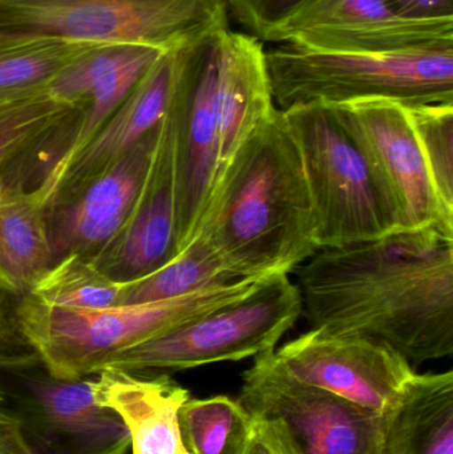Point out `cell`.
Here are the masks:
<instances>
[{
    "instance_id": "obj_1",
    "label": "cell",
    "mask_w": 453,
    "mask_h": 454,
    "mask_svg": "<svg viewBox=\"0 0 453 454\" xmlns=\"http://www.w3.org/2000/svg\"><path fill=\"white\" fill-rule=\"evenodd\" d=\"M314 330L383 344L412 367L453 354V235L393 231L321 248L298 272Z\"/></svg>"
},
{
    "instance_id": "obj_2",
    "label": "cell",
    "mask_w": 453,
    "mask_h": 454,
    "mask_svg": "<svg viewBox=\"0 0 453 454\" xmlns=\"http://www.w3.org/2000/svg\"><path fill=\"white\" fill-rule=\"evenodd\" d=\"M196 235L237 279L290 274L319 250L302 157L281 109L229 160Z\"/></svg>"
},
{
    "instance_id": "obj_3",
    "label": "cell",
    "mask_w": 453,
    "mask_h": 454,
    "mask_svg": "<svg viewBox=\"0 0 453 454\" xmlns=\"http://www.w3.org/2000/svg\"><path fill=\"white\" fill-rule=\"evenodd\" d=\"M257 280L246 278L180 298L105 309L50 306L27 294L16 307V328L52 378L76 380L100 372L128 349L242 298Z\"/></svg>"
},
{
    "instance_id": "obj_4",
    "label": "cell",
    "mask_w": 453,
    "mask_h": 454,
    "mask_svg": "<svg viewBox=\"0 0 453 454\" xmlns=\"http://www.w3.org/2000/svg\"><path fill=\"white\" fill-rule=\"evenodd\" d=\"M225 0H0V48L40 43L180 50L229 29Z\"/></svg>"
},
{
    "instance_id": "obj_5",
    "label": "cell",
    "mask_w": 453,
    "mask_h": 454,
    "mask_svg": "<svg viewBox=\"0 0 453 454\" xmlns=\"http://www.w3.org/2000/svg\"><path fill=\"white\" fill-rule=\"evenodd\" d=\"M274 103L343 106L390 100L453 103V43L395 53H337L282 44L266 51Z\"/></svg>"
},
{
    "instance_id": "obj_6",
    "label": "cell",
    "mask_w": 453,
    "mask_h": 454,
    "mask_svg": "<svg viewBox=\"0 0 453 454\" xmlns=\"http://www.w3.org/2000/svg\"><path fill=\"white\" fill-rule=\"evenodd\" d=\"M282 112L302 157L319 250L396 231L374 169L335 109L309 104Z\"/></svg>"
},
{
    "instance_id": "obj_7",
    "label": "cell",
    "mask_w": 453,
    "mask_h": 454,
    "mask_svg": "<svg viewBox=\"0 0 453 454\" xmlns=\"http://www.w3.org/2000/svg\"><path fill=\"white\" fill-rule=\"evenodd\" d=\"M301 317L297 283L289 274L268 275L242 298L117 355L105 368L176 372L255 357L276 349Z\"/></svg>"
},
{
    "instance_id": "obj_8",
    "label": "cell",
    "mask_w": 453,
    "mask_h": 454,
    "mask_svg": "<svg viewBox=\"0 0 453 454\" xmlns=\"http://www.w3.org/2000/svg\"><path fill=\"white\" fill-rule=\"evenodd\" d=\"M274 351V349H273ZM273 351L255 356L237 402L253 419L278 423L301 454H379L385 416L287 375Z\"/></svg>"
},
{
    "instance_id": "obj_9",
    "label": "cell",
    "mask_w": 453,
    "mask_h": 454,
    "mask_svg": "<svg viewBox=\"0 0 453 454\" xmlns=\"http://www.w3.org/2000/svg\"><path fill=\"white\" fill-rule=\"evenodd\" d=\"M262 42L337 53H395L453 43V19H409L386 0H286Z\"/></svg>"
},
{
    "instance_id": "obj_10",
    "label": "cell",
    "mask_w": 453,
    "mask_h": 454,
    "mask_svg": "<svg viewBox=\"0 0 453 454\" xmlns=\"http://www.w3.org/2000/svg\"><path fill=\"white\" fill-rule=\"evenodd\" d=\"M363 149L396 221V231L435 229L453 235V212L433 186L407 108L390 100L332 106Z\"/></svg>"
},
{
    "instance_id": "obj_11",
    "label": "cell",
    "mask_w": 453,
    "mask_h": 454,
    "mask_svg": "<svg viewBox=\"0 0 453 454\" xmlns=\"http://www.w3.org/2000/svg\"><path fill=\"white\" fill-rule=\"evenodd\" d=\"M20 370L13 386H0L35 454L127 453V427L116 412L98 404L92 376L59 380L45 370Z\"/></svg>"
},
{
    "instance_id": "obj_12",
    "label": "cell",
    "mask_w": 453,
    "mask_h": 454,
    "mask_svg": "<svg viewBox=\"0 0 453 454\" xmlns=\"http://www.w3.org/2000/svg\"><path fill=\"white\" fill-rule=\"evenodd\" d=\"M273 355L279 367L300 383L382 416L417 373L404 357L383 344L314 328L274 349Z\"/></svg>"
},
{
    "instance_id": "obj_13",
    "label": "cell",
    "mask_w": 453,
    "mask_h": 454,
    "mask_svg": "<svg viewBox=\"0 0 453 454\" xmlns=\"http://www.w3.org/2000/svg\"><path fill=\"white\" fill-rule=\"evenodd\" d=\"M180 95L181 90L169 114L160 124L148 170L124 223L104 247L88 256L116 279L143 277L177 255V114Z\"/></svg>"
},
{
    "instance_id": "obj_14",
    "label": "cell",
    "mask_w": 453,
    "mask_h": 454,
    "mask_svg": "<svg viewBox=\"0 0 453 454\" xmlns=\"http://www.w3.org/2000/svg\"><path fill=\"white\" fill-rule=\"evenodd\" d=\"M217 36L194 47L178 100L177 254L196 237L221 172L215 114Z\"/></svg>"
},
{
    "instance_id": "obj_15",
    "label": "cell",
    "mask_w": 453,
    "mask_h": 454,
    "mask_svg": "<svg viewBox=\"0 0 453 454\" xmlns=\"http://www.w3.org/2000/svg\"><path fill=\"white\" fill-rule=\"evenodd\" d=\"M197 44L199 43L168 51L149 67L129 95L79 154L47 210L111 169L160 127L177 100Z\"/></svg>"
},
{
    "instance_id": "obj_16",
    "label": "cell",
    "mask_w": 453,
    "mask_h": 454,
    "mask_svg": "<svg viewBox=\"0 0 453 454\" xmlns=\"http://www.w3.org/2000/svg\"><path fill=\"white\" fill-rule=\"evenodd\" d=\"M157 130L111 169L45 212L53 262L74 253L92 256L119 231L145 177Z\"/></svg>"
},
{
    "instance_id": "obj_17",
    "label": "cell",
    "mask_w": 453,
    "mask_h": 454,
    "mask_svg": "<svg viewBox=\"0 0 453 454\" xmlns=\"http://www.w3.org/2000/svg\"><path fill=\"white\" fill-rule=\"evenodd\" d=\"M215 42V114L223 172L237 149L274 114L277 106L262 40L229 28L218 34Z\"/></svg>"
},
{
    "instance_id": "obj_18",
    "label": "cell",
    "mask_w": 453,
    "mask_h": 454,
    "mask_svg": "<svg viewBox=\"0 0 453 454\" xmlns=\"http://www.w3.org/2000/svg\"><path fill=\"white\" fill-rule=\"evenodd\" d=\"M92 389L98 404L116 412L127 427L132 454H189L178 411L191 395L169 376L105 368L92 375Z\"/></svg>"
},
{
    "instance_id": "obj_19",
    "label": "cell",
    "mask_w": 453,
    "mask_h": 454,
    "mask_svg": "<svg viewBox=\"0 0 453 454\" xmlns=\"http://www.w3.org/2000/svg\"><path fill=\"white\" fill-rule=\"evenodd\" d=\"M379 454H453V372L415 373L385 415Z\"/></svg>"
},
{
    "instance_id": "obj_20",
    "label": "cell",
    "mask_w": 453,
    "mask_h": 454,
    "mask_svg": "<svg viewBox=\"0 0 453 454\" xmlns=\"http://www.w3.org/2000/svg\"><path fill=\"white\" fill-rule=\"evenodd\" d=\"M52 263L44 205L0 176V291L27 295Z\"/></svg>"
},
{
    "instance_id": "obj_21",
    "label": "cell",
    "mask_w": 453,
    "mask_h": 454,
    "mask_svg": "<svg viewBox=\"0 0 453 454\" xmlns=\"http://www.w3.org/2000/svg\"><path fill=\"white\" fill-rule=\"evenodd\" d=\"M220 256L196 235L175 258L143 277L129 279L122 304L168 301L236 282Z\"/></svg>"
},
{
    "instance_id": "obj_22",
    "label": "cell",
    "mask_w": 453,
    "mask_h": 454,
    "mask_svg": "<svg viewBox=\"0 0 453 454\" xmlns=\"http://www.w3.org/2000/svg\"><path fill=\"white\" fill-rule=\"evenodd\" d=\"M128 287L129 279H116L92 259L74 253L53 262L28 295L50 306L105 309L122 304Z\"/></svg>"
},
{
    "instance_id": "obj_23",
    "label": "cell",
    "mask_w": 453,
    "mask_h": 454,
    "mask_svg": "<svg viewBox=\"0 0 453 454\" xmlns=\"http://www.w3.org/2000/svg\"><path fill=\"white\" fill-rule=\"evenodd\" d=\"M184 448L189 454H242L254 420L228 396L189 399L178 411Z\"/></svg>"
},
{
    "instance_id": "obj_24",
    "label": "cell",
    "mask_w": 453,
    "mask_h": 454,
    "mask_svg": "<svg viewBox=\"0 0 453 454\" xmlns=\"http://www.w3.org/2000/svg\"><path fill=\"white\" fill-rule=\"evenodd\" d=\"M96 47L40 43L0 48V100L16 103L44 93L61 71Z\"/></svg>"
},
{
    "instance_id": "obj_25",
    "label": "cell",
    "mask_w": 453,
    "mask_h": 454,
    "mask_svg": "<svg viewBox=\"0 0 453 454\" xmlns=\"http://www.w3.org/2000/svg\"><path fill=\"white\" fill-rule=\"evenodd\" d=\"M82 106L60 103L47 90L0 108V176L13 160L37 143L59 135L82 114Z\"/></svg>"
},
{
    "instance_id": "obj_26",
    "label": "cell",
    "mask_w": 453,
    "mask_h": 454,
    "mask_svg": "<svg viewBox=\"0 0 453 454\" xmlns=\"http://www.w3.org/2000/svg\"><path fill=\"white\" fill-rule=\"evenodd\" d=\"M406 108L433 186L453 212V103Z\"/></svg>"
},
{
    "instance_id": "obj_27",
    "label": "cell",
    "mask_w": 453,
    "mask_h": 454,
    "mask_svg": "<svg viewBox=\"0 0 453 454\" xmlns=\"http://www.w3.org/2000/svg\"><path fill=\"white\" fill-rule=\"evenodd\" d=\"M253 420L254 427L252 436L242 454H301L287 432L278 423L263 419Z\"/></svg>"
},
{
    "instance_id": "obj_28",
    "label": "cell",
    "mask_w": 453,
    "mask_h": 454,
    "mask_svg": "<svg viewBox=\"0 0 453 454\" xmlns=\"http://www.w3.org/2000/svg\"><path fill=\"white\" fill-rule=\"evenodd\" d=\"M231 13L253 35L260 37L266 24L276 18L285 0H225Z\"/></svg>"
},
{
    "instance_id": "obj_29",
    "label": "cell",
    "mask_w": 453,
    "mask_h": 454,
    "mask_svg": "<svg viewBox=\"0 0 453 454\" xmlns=\"http://www.w3.org/2000/svg\"><path fill=\"white\" fill-rule=\"evenodd\" d=\"M398 15L409 19H453V0H386Z\"/></svg>"
},
{
    "instance_id": "obj_30",
    "label": "cell",
    "mask_w": 453,
    "mask_h": 454,
    "mask_svg": "<svg viewBox=\"0 0 453 454\" xmlns=\"http://www.w3.org/2000/svg\"><path fill=\"white\" fill-rule=\"evenodd\" d=\"M0 454H35L12 413L0 408Z\"/></svg>"
},
{
    "instance_id": "obj_31",
    "label": "cell",
    "mask_w": 453,
    "mask_h": 454,
    "mask_svg": "<svg viewBox=\"0 0 453 454\" xmlns=\"http://www.w3.org/2000/svg\"><path fill=\"white\" fill-rule=\"evenodd\" d=\"M32 363H34V360L20 359V357L7 354V352L3 349V333L2 330H0V372L4 370H10V368L32 364Z\"/></svg>"
},
{
    "instance_id": "obj_32",
    "label": "cell",
    "mask_w": 453,
    "mask_h": 454,
    "mask_svg": "<svg viewBox=\"0 0 453 454\" xmlns=\"http://www.w3.org/2000/svg\"><path fill=\"white\" fill-rule=\"evenodd\" d=\"M4 402V392H3L2 386H0V404Z\"/></svg>"
},
{
    "instance_id": "obj_33",
    "label": "cell",
    "mask_w": 453,
    "mask_h": 454,
    "mask_svg": "<svg viewBox=\"0 0 453 454\" xmlns=\"http://www.w3.org/2000/svg\"><path fill=\"white\" fill-rule=\"evenodd\" d=\"M16 103H18V101H16ZM10 104H13V103H8V101L0 100V108H2V106H10Z\"/></svg>"
}]
</instances>
